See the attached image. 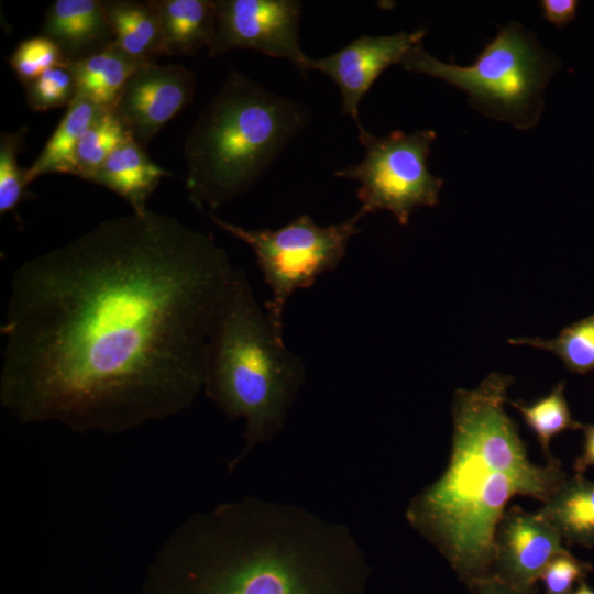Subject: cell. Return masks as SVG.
I'll list each match as a JSON object with an SVG mask.
<instances>
[{"label": "cell", "instance_id": "1", "mask_svg": "<svg viewBox=\"0 0 594 594\" xmlns=\"http://www.w3.org/2000/svg\"><path fill=\"white\" fill-rule=\"evenodd\" d=\"M234 268L211 233L151 209L24 262L0 329L2 407L106 435L180 414L204 392Z\"/></svg>", "mask_w": 594, "mask_h": 594}, {"label": "cell", "instance_id": "2", "mask_svg": "<svg viewBox=\"0 0 594 594\" xmlns=\"http://www.w3.org/2000/svg\"><path fill=\"white\" fill-rule=\"evenodd\" d=\"M370 569L344 525L249 496L184 520L141 594H367Z\"/></svg>", "mask_w": 594, "mask_h": 594}, {"label": "cell", "instance_id": "3", "mask_svg": "<svg viewBox=\"0 0 594 594\" xmlns=\"http://www.w3.org/2000/svg\"><path fill=\"white\" fill-rule=\"evenodd\" d=\"M514 378L488 374L455 391L446 470L409 503L406 518L468 587L494 574L495 535L516 495L547 502L568 477L556 459L534 464L506 413Z\"/></svg>", "mask_w": 594, "mask_h": 594}, {"label": "cell", "instance_id": "4", "mask_svg": "<svg viewBox=\"0 0 594 594\" xmlns=\"http://www.w3.org/2000/svg\"><path fill=\"white\" fill-rule=\"evenodd\" d=\"M306 378L256 301L243 268H234L211 327L204 392L230 419H244L245 443L228 466L233 471L282 428Z\"/></svg>", "mask_w": 594, "mask_h": 594}, {"label": "cell", "instance_id": "5", "mask_svg": "<svg viewBox=\"0 0 594 594\" xmlns=\"http://www.w3.org/2000/svg\"><path fill=\"white\" fill-rule=\"evenodd\" d=\"M309 120L304 105L231 72L185 142L189 201L213 212L245 194Z\"/></svg>", "mask_w": 594, "mask_h": 594}, {"label": "cell", "instance_id": "6", "mask_svg": "<svg viewBox=\"0 0 594 594\" xmlns=\"http://www.w3.org/2000/svg\"><path fill=\"white\" fill-rule=\"evenodd\" d=\"M402 66L462 89L483 111L520 129L537 121L542 88L552 70L536 41L516 23L499 30L470 66L439 61L421 43L408 52Z\"/></svg>", "mask_w": 594, "mask_h": 594}, {"label": "cell", "instance_id": "7", "mask_svg": "<svg viewBox=\"0 0 594 594\" xmlns=\"http://www.w3.org/2000/svg\"><path fill=\"white\" fill-rule=\"evenodd\" d=\"M208 216L216 226L254 252L271 290L265 312L274 329L283 336L284 309L290 296L298 289L311 287L320 275L339 266L351 239L360 232V222L365 215L359 209L350 218L326 227L308 215H300L276 230L248 229L213 212Z\"/></svg>", "mask_w": 594, "mask_h": 594}, {"label": "cell", "instance_id": "8", "mask_svg": "<svg viewBox=\"0 0 594 594\" xmlns=\"http://www.w3.org/2000/svg\"><path fill=\"white\" fill-rule=\"evenodd\" d=\"M358 138L365 147L364 158L334 175L359 183L356 196L365 216L386 210L406 226L416 209L438 204L443 180L427 166L437 138L433 130L375 136L365 129Z\"/></svg>", "mask_w": 594, "mask_h": 594}, {"label": "cell", "instance_id": "9", "mask_svg": "<svg viewBox=\"0 0 594 594\" xmlns=\"http://www.w3.org/2000/svg\"><path fill=\"white\" fill-rule=\"evenodd\" d=\"M302 3L296 0H216L209 56L254 50L289 61L302 75L308 56L299 43Z\"/></svg>", "mask_w": 594, "mask_h": 594}, {"label": "cell", "instance_id": "10", "mask_svg": "<svg viewBox=\"0 0 594 594\" xmlns=\"http://www.w3.org/2000/svg\"><path fill=\"white\" fill-rule=\"evenodd\" d=\"M195 74L182 65L140 66L123 86L112 109L124 129L146 145L194 100Z\"/></svg>", "mask_w": 594, "mask_h": 594}, {"label": "cell", "instance_id": "11", "mask_svg": "<svg viewBox=\"0 0 594 594\" xmlns=\"http://www.w3.org/2000/svg\"><path fill=\"white\" fill-rule=\"evenodd\" d=\"M426 33L420 29L385 36L364 35L329 56H308L306 70H319L337 84L342 112L351 117L361 133L365 130L359 116L361 100L381 74L394 64H402L408 52L421 43Z\"/></svg>", "mask_w": 594, "mask_h": 594}, {"label": "cell", "instance_id": "12", "mask_svg": "<svg viewBox=\"0 0 594 594\" xmlns=\"http://www.w3.org/2000/svg\"><path fill=\"white\" fill-rule=\"evenodd\" d=\"M495 576L521 587L535 586L546 565L570 553L559 531L538 512L512 506L495 535Z\"/></svg>", "mask_w": 594, "mask_h": 594}, {"label": "cell", "instance_id": "13", "mask_svg": "<svg viewBox=\"0 0 594 594\" xmlns=\"http://www.w3.org/2000/svg\"><path fill=\"white\" fill-rule=\"evenodd\" d=\"M41 35L53 41L69 62L100 53L114 41L100 0L54 1L45 13Z\"/></svg>", "mask_w": 594, "mask_h": 594}, {"label": "cell", "instance_id": "14", "mask_svg": "<svg viewBox=\"0 0 594 594\" xmlns=\"http://www.w3.org/2000/svg\"><path fill=\"white\" fill-rule=\"evenodd\" d=\"M172 173L147 155L144 145L129 132L97 170L91 182L123 198L135 213H144L147 200L164 177Z\"/></svg>", "mask_w": 594, "mask_h": 594}, {"label": "cell", "instance_id": "15", "mask_svg": "<svg viewBox=\"0 0 594 594\" xmlns=\"http://www.w3.org/2000/svg\"><path fill=\"white\" fill-rule=\"evenodd\" d=\"M155 8L165 55H195L211 45L215 0H151Z\"/></svg>", "mask_w": 594, "mask_h": 594}, {"label": "cell", "instance_id": "16", "mask_svg": "<svg viewBox=\"0 0 594 594\" xmlns=\"http://www.w3.org/2000/svg\"><path fill=\"white\" fill-rule=\"evenodd\" d=\"M538 513L564 543L594 547V481L578 473L568 476Z\"/></svg>", "mask_w": 594, "mask_h": 594}, {"label": "cell", "instance_id": "17", "mask_svg": "<svg viewBox=\"0 0 594 594\" xmlns=\"http://www.w3.org/2000/svg\"><path fill=\"white\" fill-rule=\"evenodd\" d=\"M103 6L117 47L142 62L165 55L158 15L151 1L105 0Z\"/></svg>", "mask_w": 594, "mask_h": 594}, {"label": "cell", "instance_id": "18", "mask_svg": "<svg viewBox=\"0 0 594 594\" xmlns=\"http://www.w3.org/2000/svg\"><path fill=\"white\" fill-rule=\"evenodd\" d=\"M145 63L129 56L112 43L102 52L70 62V65L78 96L103 110H112L128 79Z\"/></svg>", "mask_w": 594, "mask_h": 594}, {"label": "cell", "instance_id": "19", "mask_svg": "<svg viewBox=\"0 0 594 594\" xmlns=\"http://www.w3.org/2000/svg\"><path fill=\"white\" fill-rule=\"evenodd\" d=\"M91 100L77 96L33 164L25 169V183L50 173L73 175L78 143L100 111Z\"/></svg>", "mask_w": 594, "mask_h": 594}, {"label": "cell", "instance_id": "20", "mask_svg": "<svg viewBox=\"0 0 594 594\" xmlns=\"http://www.w3.org/2000/svg\"><path fill=\"white\" fill-rule=\"evenodd\" d=\"M565 382H559L551 392L532 403L508 400L536 436L547 462L556 460L550 453V440L566 429H581V422L571 416L564 395Z\"/></svg>", "mask_w": 594, "mask_h": 594}, {"label": "cell", "instance_id": "21", "mask_svg": "<svg viewBox=\"0 0 594 594\" xmlns=\"http://www.w3.org/2000/svg\"><path fill=\"white\" fill-rule=\"evenodd\" d=\"M508 343L549 351L569 371L585 374L594 371V314L565 327L553 339L515 338Z\"/></svg>", "mask_w": 594, "mask_h": 594}, {"label": "cell", "instance_id": "22", "mask_svg": "<svg viewBox=\"0 0 594 594\" xmlns=\"http://www.w3.org/2000/svg\"><path fill=\"white\" fill-rule=\"evenodd\" d=\"M127 133L128 131L112 110H101L78 143L73 175L91 182Z\"/></svg>", "mask_w": 594, "mask_h": 594}, {"label": "cell", "instance_id": "23", "mask_svg": "<svg viewBox=\"0 0 594 594\" xmlns=\"http://www.w3.org/2000/svg\"><path fill=\"white\" fill-rule=\"evenodd\" d=\"M22 85L28 106L34 111L68 108L78 96L76 78L68 61L46 69Z\"/></svg>", "mask_w": 594, "mask_h": 594}, {"label": "cell", "instance_id": "24", "mask_svg": "<svg viewBox=\"0 0 594 594\" xmlns=\"http://www.w3.org/2000/svg\"><path fill=\"white\" fill-rule=\"evenodd\" d=\"M26 127L2 133L0 139V213L15 212L26 193L25 169L19 167L18 154Z\"/></svg>", "mask_w": 594, "mask_h": 594}, {"label": "cell", "instance_id": "25", "mask_svg": "<svg viewBox=\"0 0 594 594\" xmlns=\"http://www.w3.org/2000/svg\"><path fill=\"white\" fill-rule=\"evenodd\" d=\"M66 61L53 41L40 35L22 41L10 56L9 64L24 84Z\"/></svg>", "mask_w": 594, "mask_h": 594}, {"label": "cell", "instance_id": "26", "mask_svg": "<svg viewBox=\"0 0 594 594\" xmlns=\"http://www.w3.org/2000/svg\"><path fill=\"white\" fill-rule=\"evenodd\" d=\"M591 565L574 558L571 553L553 558L543 569L539 580L544 594H572L585 581Z\"/></svg>", "mask_w": 594, "mask_h": 594}, {"label": "cell", "instance_id": "27", "mask_svg": "<svg viewBox=\"0 0 594 594\" xmlns=\"http://www.w3.org/2000/svg\"><path fill=\"white\" fill-rule=\"evenodd\" d=\"M543 18L561 29L576 16L579 1L575 0H542L540 2Z\"/></svg>", "mask_w": 594, "mask_h": 594}, {"label": "cell", "instance_id": "28", "mask_svg": "<svg viewBox=\"0 0 594 594\" xmlns=\"http://www.w3.org/2000/svg\"><path fill=\"white\" fill-rule=\"evenodd\" d=\"M472 594H539L537 585L531 587H521L510 584L495 575H492L472 587Z\"/></svg>", "mask_w": 594, "mask_h": 594}, {"label": "cell", "instance_id": "29", "mask_svg": "<svg viewBox=\"0 0 594 594\" xmlns=\"http://www.w3.org/2000/svg\"><path fill=\"white\" fill-rule=\"evenodd\" d=\"M584 446L582 454L574 462L578 474H584L590 466H594V425H582Z\"/></svg>", "mask_w": 594, "mask_h": 594}, {"label": "cell", "instance_id": "30", "mask_svg": "<svg viewBox=\"0 0 594 594\" xmlns=\"http://www.w3.org/2000/svg\"><path fill=\"white\" fill-rule=\"evenodd\" d=\"M572 594H594V588L586 581L581 582Z\"/></svg>", "mask_w": 594, "mask_h": 594}]
</instances>
